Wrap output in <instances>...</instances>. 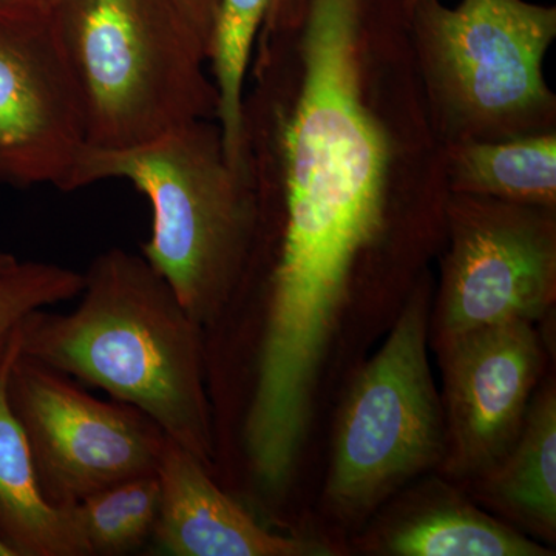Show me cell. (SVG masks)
Returning <instances> with one entry per match:
<instances>
[{"mask_svg": "<svg viewBox=\"0 0 556 556\" xmlns=\"http://www.w3.org/2000/svg\"><path fill=\"white\" fill-rule=\"evenodd\" d=\"M276 0H219L208 62L218 93L217 121L226 156L233 166L244 160L243 97L257 36Z\"/></svg>", "mask_w": 556, "mask_h": 556, "instance_id": "obj_16", "label": "cell"}, {"mask_svg": "<svg viewBox=\"0 0 556 556\" xmlns=\"http://www.w3.org/2000/svg\"><path fill=\"white\" fill-rule=\"evenodd\" d=\"M87 148L126 150L217 119L207 51L174 0H58L50 13Z\"/></svg>", "mask_w": 556, "mask_h": 556, "instance_id": "obj_4", "label": "cell"}, {"mask_svg": "<svg viewBox=\"0 0 556 556\" xmlns=\"http://www.w3.org/2000/svg\"><path fill=\"white\" fill-rule=\"evenodd\" d=\"M16 346L0 367V540L14 556H90L75 507H56L40 492L27 438L9 399Z\"/></svg>", "mask_w": 556, "mask_h": 556, "instance_id": "obj_13", "label": "cell"}, {"mask_svg": "<svg viewBox=\"0 0 556 556\" xmlns=\"http://www.w3.org/2000/svg\"><path fill=\"white\" fill-rule=\"evenodd\" d=\"M433 345L507 321L536 324L556 298L555 208L450 193Z\"/></svg>", "mask_w": 556, "mask_h": 556, "instance_id": "obj_7", "label": "cell"}, {"mask_svg": "<svg viewBox=\"0 0 556 556\" xmlns=\"http://www.w3.org/2000/svg\"><path fill=\"white\" fill-rule=\"evenodd\" d=\"M160 508L153 543L174 556H308L327 547L270 532L199 457L167 439L159 466Z\"/></svg>", "mask_w": 556, "mask_h": 556, "instance_id": "obj_11", "label": "cell"}, {"mask_svg": "<svg viewBox=\"0 0 556 556\" xmlns=\"http://www.w3.org/2000/svg\"><path fill=\"white\" fill-rule=\"evenodd\" d=\"M409 42L442 148L555 131L556 98L543 64L556 7L526 0H417Z\"/></svg>", "mask_w": 556, "mask_h": 556, "instance_id": "obj_5", "label": "cell"}, {"mask_svg": "<svg viewBox=\"0 0 556 556\" xmlns=\"http://www.w3.org/2000/svg\"><path fill=\"white\" fill-rule=\"evenodd\" d=\"M412 496L369 538L390 556H548L544 544L450 490Z\"/></svg>", "mask_w": 556, "mask_h": 556, "instance_id": "obj_12", "label": "cell"}, {"mask_svg": "<svg viewBox=\"0 0 556 556\" xmlns=\"http://www.w3.org/2000/svg\"><path fill=\"white\" fill-rule=\"evenodd\" d=\"M9 399L43 497L75 507L127 479L155 475L166 433L129 404L90 394L78 380L17 353Z\"/></svg>", "mask_w": 556, "mask_h": 556, "instance_id": "obj_8", "label": "cell"}, {"mask_svg": "<svg viewBox=\"0 0 556 556\" xmlns=\"http://www.w3.org/2000/svg\"><path fill=\"white\" fill-rule=\"evenodd\" d=\"M401 2L402 7H404L405 14L408 16L409 11L416 5L417 0H401Z\"/></svg>", "mask_w": 556, "mask_h": 556, "instance_id": "obj_22", "label": "cell"}, {"mask_svg": "<svg viewBox=\"0 0 556 556\" xmlns=\"http://www.w3.org/2000/svg\"><path fill=\"white\" fill-rule=\"evenodd\" d=\"M17 262H20V260L9 254V252H0V277H2L7 270L13 268Z\"/></svg>", "mask_w": 556, "mask_h": 556, "instance_id": "obj_21", "label": "cell"}, {"mask_svg": "<svg viewBox=\"0 0 556 556\" xmlns=\"http://www.w3.org/2000/svg\"><path fill=\"white\" fill-rule=\"evenodd\" d=\"M83 273L47 262H17L0 277V367L20 340L24 321L39 309L78 299Z\"/></svg>", "mask_w": 556, "mask_h": 556, "instance_id": "obj_18", "label": "cell"}, {"mask_svg": "<svg viewBox=\"0 0 556 556\" xmlns=\"http://www.w3.org/2000/svg\"><path fill=\"white\" fill-rule=\"evenodd\" d=\"M0 556H14L13 552H11L9 547H7V544L3 543L2 540H0Z\"/></svg>", "mask_w": 556, "mask_h": 556, "instance_id": "obj_23", "label": "cell"}, {"mask_svg": "<svg viewBox=\"0 0 556 556\" xmlns=\"http://www.w3.org/2000/svg\"><path fill=\"white\" fill-rule=\"evenodd\" d=\"M450 193L556 207V130L444 148Z\"/></svg>", "mask_w": 556, "mask_h": 556, "instance_id": "obj_15", "label": "cell"}, {"mask_svg": "<svg viewBox=\"0 0 556 556\" xmlns=\"http://www.w3.org/2000/svg\"><path fill=\"white\" fill-rule=\"evenodd\" d=\"M248 75L258 225L244 309L262 361L309 376L401 241L444 239V148L401 0H276Z\"/></svg>", "mask_w": 556, "mask_h": 556, "instance_id": "obj_1", "label": "cell"}, {"mask_svg": "<svg viewBox=\"0 0 556 556\" xmlns=\"http://www.w3.org/2000/svg\"><path fill=\"white\" fill-rule=\"evenodd\" d=\"M58 0H0V13L13 16H49Z\"/></svg>", "mask_w": 556, "mask_h": 556, "instance_id": "obj_20", "label": "cell"}, {"mask_svg": "<svg viewBox=\"0 0 556 556\" xmlns=\"http://www.w3.org/2000/svg\"><path fill=\"white\" fill-rule=\"evenodd\" d=\"M477 495L501 515L544 540L556 536V391H535L517 441L473 479Z\"/></svg>", "mask_w": 556, "mask_h": 556, "instance_id": "obj_14", "label": "cell"}, {"mask_svg": "<svg viewBox=\"0 0 556 556\" xmlns=\"http://www.w3.org/2000/svg\"><path fill=\"white\" fill-rule=\"evenodd\" d=\"M174 2L192 30L199 36L207 51L208 61V47H211L212 30H214L219 0H174Z\"/></svg>", "mask_w": 556, "mask_h": 556, "instance_id": "obj_19", "label": "cell"}, {"mask_svg": "<svg viewBox=\"0 0 556 556\" xmlns=\"http://www.w3.org/2000/svg\"><path fill=\"white\" fill-rule=\"evenodd\" d=\"M431 306L433 285L422 274L340 409L325 501L350 525L444 457V409L428 361Z\"/></svg>", "mask_w": 556, "mask_h": 556, "instance_id": "obj_6", "label": "cell"}, {"mask_svg": "<svg viewBox=\"0 0 556 556\" xmlns=\"http://www.w3.org/2000/svg\"><path fill=\"white\" fill-rule=\"evenodd\" d=\"M441 361L442 475L473 481L517 441L544 367L536 324L507 321L434 345Z\"/></svg>", "mask_w": 556, "mask_h": 556, "instance_id": "obj_9", "label": "cell"}, {"mask_svg": "<svg viewBox=\"0 0 556 556\" xmlns=\"http://www.w3.org/2000/svg\"><path fill=\"white\" fill-rule=\"evenodd\" d=\"M83 276L75 308L24 321L20 353L138 408L212 473L206 331L142 255L110 248Z\"/></svg>", "mask_w": 556, "mask_h": 556, "instance_id": "obj_2", "label": "cell"}, {"mask_svg": "<svg viewBox=\"0 0 556 556\" xmlns=\"http://www.w3.org/2000/svg\"><path fill=\"white\" fill-rule=\"evenodd\" d=\"M83 110L49 16L0 13V182L70 192Z\"/></svg>", "mask_w": 556, "mask_h": 556, "instance_id": "obj_10", "label": "cell"}, {"mask_svg": "<svg viewBox=\"0 0 556 556\" xmlns=\"http://www.w3.org/2000/svg\"><path fill=\"white\" fill-rule=\"evenodd\" d=\"M104 179H126L148 199L142 257L204 331L214 328L243 281L258 225L248 164L230 163L218 124L193 121L134 149L86 148L70 192Z\"/></svg>", "mask_w": 556, "mask_h": 556, "instance_id": "obj_3", "label": "cell"}, {"mask_svg": "<svg viewBox=\"0 0 556 556\" xmlns=\"http://www.w3.org/2000/svg\"><path fill=\"white\" fill-rule=\"evenodd\" d=\"M159 475L127 479L75 506L90 556H121L144 546L159 517Z\"/></svg>", "mask_w": 556, "mask_h": 556, "instance_id": "obj_17", "label": "cell"}]
</instances>
